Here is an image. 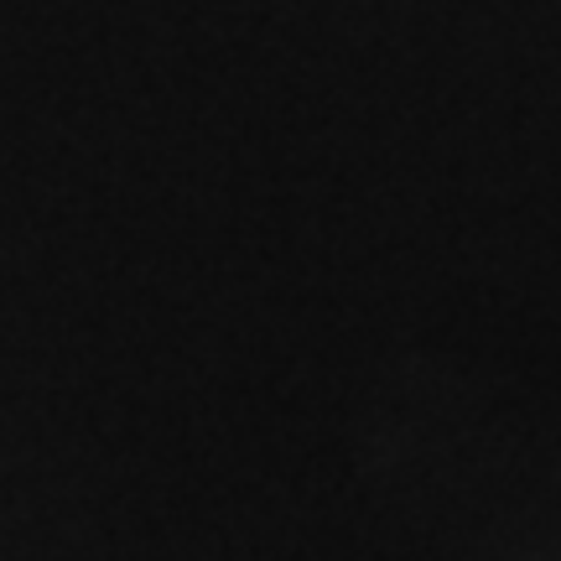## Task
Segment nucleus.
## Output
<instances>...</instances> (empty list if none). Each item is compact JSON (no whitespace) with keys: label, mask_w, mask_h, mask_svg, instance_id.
Here are the masks:
<instances>
[]
</instances>
